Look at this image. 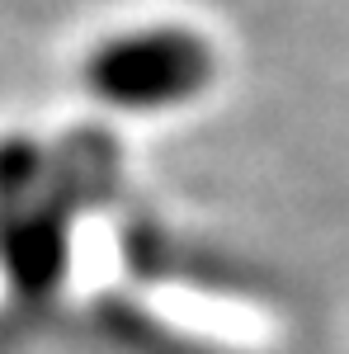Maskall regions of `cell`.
<instances>
[{"mask_svg":"<svg viewBox=\"0 0 349 354\" xmlns=\"http://www.w3.org/2000/svg\"><path fill=\"white\" fill-rule=\"evenodd\" d=\"M213 81V48L189 28H133L100 43L85 62V85L95 100L128 113H156L189 104Z\"/></svg>","mask_w":349,"mask_h":354,"instance_id":"6da1fadb","label":"cell"},{"mask_svg":"<svg viewBox=\"0 0 349 354\" xmlns=\"http://www.w3.org/2000/svg\"><path fill=\"white\" fill-rule=\"evenodd\" d=\"M43 180V151L28 137H5L0 142V203H19L38 189Z\"/></svg>","mask_w":349,"mask_h":354,"instance_id":"7a4b0ae2","label":"cell"}]
</instances>
